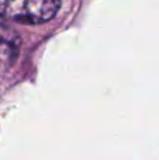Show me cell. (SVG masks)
<instances>
[{"mask_svg":"<svg viewBox=\"0 0 159 160\" xmlns=\"http://www.w3.org/2000/svg\"><path fill=\"white\" fill-rule=\"evenodd\" d=\"M61 3L56 0H16L0 3V14L13 21L39 24L58 13Z\"/></svg>","mask_w":159,"mask_h":160,"instance_id":"6da1fadb","label":"cell"},{"mask_svg":"<svg viewBox=\"0 0 159 160\" xmlns=\"http://www.w3.org/2000/svg\"><path fill=\"white\" fill-rule=\"evenodd\" d=\"M16 56V47L6 39H0V66H7Z\"/></svg>","mask_w":159,"mask_h":160,"instance_id":"7a4b0ae2","label":"cell"}]
</instances>
